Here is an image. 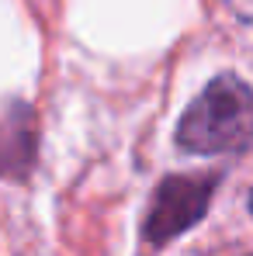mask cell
Segmentation results:
<instances>
[{"instance_id": "obj_2", "label": "cell", "mask_w": 253, "mask_h": 256, "mask_svg": "<svg viewBox=\"0 0 253 256\" xmlns=\"http://www.w3.org/2000/svg\"><path fill=\"white\" fill-rule=\"evenodd\" d=\"M215 187V176H170L160 184L153 208L146 218V239L153 246L177 239L187 232L201 214L208 212V198Z\"/></svg>"}, {"instance_id": "obj_1", "label": "cell", "mask_w": 253, "mask_h": 256, "mask_svg": "<svg viewBox=\"0 0 253 256\" xmlns=\"http://www.w3.org/2000/svg\"><path fill=\"white\" fill-rule=\"evenodd\" d=\"M253 135V97L239 76H215L184 111L177 125V142L184 152L218 156L246 149Z\"/></svg>"}]
</instances>
